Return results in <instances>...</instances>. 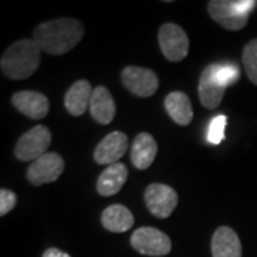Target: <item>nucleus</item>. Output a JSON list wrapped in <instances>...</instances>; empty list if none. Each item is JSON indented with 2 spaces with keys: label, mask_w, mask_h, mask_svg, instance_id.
Returning a JSON list of instances; mask_svg holds the SVG:
<instances>
[{
  "label": "nucleus",
  "mask_w": 257,
  "mask_h": 257,
  "mask_svg": "<svg viewBox=\"0 0 257 257\" xmlns=\"http://www.w3.org/2000/svg\"><path fill=\"white\" fill-rule=\"evenodd\" d=\"M84 36L83 25L72 18H62L40 23L33 33V40L42 52L49 55H64L80 43Z\"/></svg>",
  "instance_id": "nucleus-1"
},
{
  "label": "nucleus",
  "mask_w": 257,
  "mask_h": 257,
  "mask_svg": "<svg viewBox=\"0 0 257 257\" xmlns=\"http://www.w3.org/2000/svg\"><path fill=\"white\" fill-rule=\"evenodd\" d=\"M42 49L33 39H20L2 55V73L12 80H23L35 73L40 64Z\"/></svg>",
  "instance_id": "nucleus-2"
},
{
  "label": "nucleus",
  "mask_w": 257,
  "mask_h": 257,
  "mask_svg": "<svg viewBox=\"0 0 257 257\" xmlns=\"http://www.w3.org/2000/svg\"><path fill=\"white\" fill-rule=\"evenodd\" d=\"M256 6V0H210L207 12L221 28L237 32L247 25L250 12Z\"/></svg>",
  "instance_id": "nucleus-3"
},
{
  "label": "nucleus",
  "mask_w": 257,
  "mask_h": 257,
  "mask_svg": "<svg viewBox=\"0 0 257 257\" xmlns=\"http://www.w3.org/2000/svg\"><path fill=\"white\" fill-rule=\"evenodd\" d=\"M50 143H52L50 130L43 124H37L19 138L15 147V156L22 162H32V160L35 162L39 157L46 155Z\"/></svg>",
  "instance_id": "nucleus-4"
},
{
  "label": "nucleus",
  "mask_w": 257,
  "mask_h": 257,
  "mask_svg": "<svg viewBox=\"0 0 257 257\" xmlns=\"http://www.w3.org/2000/svg\"><path fill=\"white\" fill-rule=\"evenodd\" d=\"M130 244L140 254L152 257H162L170 253V237L156 227H139L130 237Z\"/></svg>",
  "instance_id": "nucleus-5"
},
{
  "label": "nucleus",
  "mask_w": 257,
  "mask_h": 257,
  "mask_svg": "<svg viewBox=\"0 0 257 257\" xmlns=\"http://www.w3.org/2000/svg\"><path fill=\"white\" fill-rule=\"evenodd\" d=\"M159 46L169 62H180L189 53V37L175 23H166L159 29Z\"/></svg>",
  "instance_id": "nucleus-6"
},
{
  "label": "nucleus",
  "mask_w": 257,
  "mask_h": 257,
  "mask_svg": "<svg viewBox=\"0 0 257 257\" xmlns=\"http://www.w3.org/2000/svg\"><path fill=\"white\" fill-rule=\"evenodd\" d=\"M145 203L149 211L159 219L172 216L179 203V196L173 187L163 183H152L146 187Z\"/></svg>",
  "instance_id": "nucleus-7"
},
{
  "label": "nucleus",
  "mask_w": 257,
  "mask_h": 257,
  "mask_svg": "<svg viewBox=\"0 0 257 257\" xmlns=\"http://www.w3.org/2000/svg\"><path fill=\"white\" fill-rule=\"evenodd\" d=\"M121 82L128 92L138 97H150L159 89L157 74L140 66H126L121 70Z\"/></svg>",
  "instance_id": "nucleus-8"
},
{
  "label": "nucleus",
  "mask_w": 257,
  "mask_h": 257,
  "mask_svg": "<svg viewBox=\"0 0 257 257\" xmlns=\"http://www.w3.org/2000/svg\"><path fill=\"white\" fill-rule=\"evenodd\" d=\"M64 172V160L56 152L46 153L35 160L28 169V180L33 186L56 182Z\"/></svg>",
  "instance_id": "nucleus-9"
},
{
  "label": "nucleus",
  "mask_w": 257,
  "mask_h": 257,
  "mask_svg": "<svg viewBox=\"0 0 257 257\" xmlns=\"http://www.w3.org/2000/svg\"><path fill=\"white\" fill-rule=\"evenodd\" d=\"M226 86L220 82L217 70H216V63L207 64L203 69L199 80V97L202 104L206 109H216L224 97Z\"/></svg>",
  "instance_id": "nucleus-10"
},
{
  "label": "nucleus",
  "mask_w": 257,
  "mask_h": 257,
  "mask_svg": "<svg viewBox=\"0 0 257 257\" xmlns=\"http://www.w3.org/2000/svg\"><path fill=\"white\" fill-rule=\"evenodd\" d=\"M128 138L123 132H111L94 149V160L99 165H116L127 152Z\"/></svg>",
  "instance_id": "nucleus-11"
},
{
  "label": "nucleus",
  "mask_w": 257,
  "mask_h": 257,
  "mask_svg": "<svg viewBox=\"0 0 257 257\" xmlns=\"http://www.w3.org/2000/svg\"><path fill=\"white\" fill-rule=\"evenodd\" d=\"M13 106L29 119L40 120L49 113V99L43 93L33 90H20L12 97Z\"/></svg>",
  "instance_id": "nucleus-12"
},
{
  "label": "nucleus",
  "mask_w": 257,
  "mask_h": 257,
  "mask_svg": "<svg viewBox=\"0 0 257 257\" xmlns=\"http://www.w3.org/2000/svg\"><path fill=\"white\" fill-rule=\"evenodd\" d=\"M157 155V143L150 133H139L132 143L130 160L139 170H146L153 165Z\"/></svg>",
  "instance_id": "nucleus-13"
},
{
  "label": "nucleus",
  "mask_w": 257,
  "mask_h": 257,
  "mask_svg": "<svg viewBox=\"0 0 257 257\" xmlns=\"http://www.w3.org/2000/svg\"><path fill=\"white\" fill-rule=\"evenodd\" d=\"M241 243L239 236L229 226H221L211 237L213 257H241Z\"/></svg>",
  "instance_id": "nucleus-14"
},
{
  "label": "nucleus",
  "mask_w": 257,
  "mask_h": 257,
  "mask_svg": "<svg viewBox=\"0 0 257 257\" xmlns=\"http://www.w3.org/2000/svg\"><path fill=\"white\" fill-rule=\"evenodd\" d=\"M93 89L87 80H77L64 94V107L72 116H82L90 107Z\"/></svg>",
  "instance_id": "nucleus-15"
},
{
  "label": "nucleus",
  "mask_w": 257,
  "mask_h": 257,
  "mask_svg": "<svg viewBox=\"0 0 257 257\" xmlns=\"http://www.w3.org/2000/svg\"><path fill=\"white\" fill-rule=\"evenodd\" d=\"M89 110L92 117L100 124H109L116 116V103L111 93L104 86H97L93 89L92 100Z\"/></svg>",
  "instance_id": "nucleus-16"
},
{
  "label": "nucleus",
  "mask_w": 257,
  "mask_h": 257,
  "mask_svg": "<svg viewBox=\"0 0 257 257\" xmlns=\"http://www.w3.org/2000/svg\"><path fill=\"white\" fill-rule=\"evenodd\" d=\"M128 170L123 163H116V165L107 166L101 175L97 179V192L104 197L113 196L116 193L121 190V187L124 186L126 180H127Z\"/></svg>",
  "instance_id": "nucleus-17"
},
{
  "label": "nucleus",
  "mask_w": 257,
  "mask_h": 257,
  "mask_svg": "<svg viewBox=\"0 0 257 257\" xmlns=\"http://www.w3.org/2000/svg\"><path fill=\"white\" fill-rule=\"evenodd\" d=\"M101 224L111 233H124L135 224L132 211L123 204H111L101 213Z\"/></svg>",
  "instance_id": "nucleus-18"
},
{
  "label": "nucleus",
  "mask_w": 257,
  "mask_h": 257,
  "mask_svg": "<svg viewBox=\"0 0 257 257\" xmlns=\"http://www.w3.org/2000/svg\"><path fill=\"white\" fill-rule=\"evenodd\" d=\"M165 107L172 120L180 126H187L193 120L192 103L186 93H169L165 99Z\"/></svg>",
  "instance_id": "nucleus-19"
},
{
  "label": "nucleus",
  "mask_w": 257,
  "mask_h": 257,
  "mask_svg": "<svg viewBox=\"0 0 257 257\" xmlns=\"http://www.w3.org/2000/svg\"><path fill=\"white\" fill-rule=\"evenodd\" d=\"M243 66L248 80L257 86V39L250 40L243 49Z\"/></svg>",
  "instance_id": "nucleus-20"
},
{
  "label": "nucleus",
  "mask_w": 257,
  "mask_h": 257,
  "mask_svg": "<svg viewBox=\"0 0 257 257\" xmlns=\"http://www.w3.org/2000/svg\"><path fill=\"white\" fill-rule=\"evenodd\" d=\"M216 70L220 82L229 87L231 84L239 82L240 67L234 63H216Z\"/></svg>",
  "instance_id": "nucleus-21"
},
{
  "label": "nucleus",
  "mask_w": 257,
  "mask_h": 257,
  "mask_svg": "<svg viewBox=\"0 0 257 257\" xmlns=\"http://www.w3.org/2000/svg\"><path fill=\"white\" fill-rule=\"evenodd\" d=\"M227 124V117L226 116H216L211 120L210 127H209V135L207 139L211 145H219L221 140L224 139V127Z\"/></svg>",
  "instance_id": "nucleus-22"
},
{
  "label": "nucleus",
  "mask_w": 257,
  "mask_h": 257,
  "mask_svg": "<svg viewBox=\"0 0 257 257\" xmlns=\"http://www.w3.org/2000/svg\"><path fill=\"white\" fill-rule=\"evenodd\" d=\"M16 203H18L16 193L9 189H2L0 190V216H6L8 213H10L15 209Z\"/></svg>",
  "instance_id": "nucleus-23"
},
{
  "label": "nucleus",
  "mask_w": 257,
  "mask_h": 257,
  "mask_svg": "<svg viewBox=\"0 0 257 257\" xmlns=\"http://www.w3.org/2000/svg\"><path fill=\"white\" fill-rule=\"evenodd\" d=\"M43 257H70V256H69L66 251L60 250V248L50 247V248H47L46 251L43 253Z\"/></svg>",
  "instance_id": "nucleus-24"
}]
</instances>
